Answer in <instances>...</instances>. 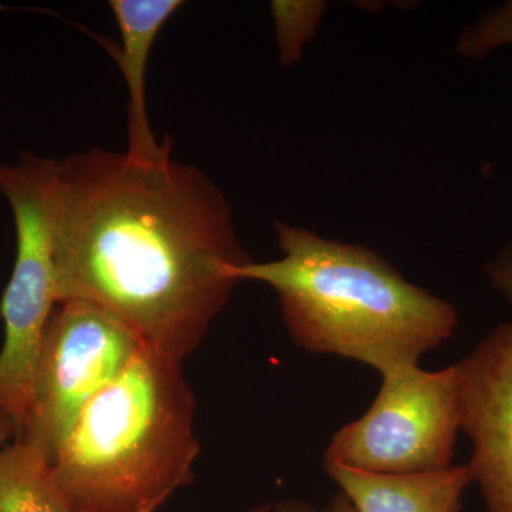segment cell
I'll use <instances>...</instances> for the list:
<instances>
[{"label":"cell","mask_w":512,"mask_h":512,"mask_svg":"<svg viewBox=\"0 0 512 512\" xmlns=\"http://www.w3.org/2000/svg\"><path fill=\"white\" fill-rule=\"evenodd\" d=\"M461 429L473 441V483L487 512H512V325H500L458 363Z\"/></svg>","instance_id":"obj_7"},{"label":"cell","mask_w":512,"mask_h":512,"mask_svg":"<svg viewBox=\"0 0 512 512\" xmlns=\"http://www.w3.org/2000/svg\"><path fill=\"white\" fill-rule=\"evenodd\" d=\"M382 377L370 409L333 434L323 464L380 474L453 466L461 429L458 363L437 372L404 366Z\"/></svg>","instance_id":"obj_5"},{"label":"cell","mask_w":512,"mask_h":512,"mask_svg":"<svg viewBox=\"0 0 512 512\" xmlns=\"http://www.w3.org/2000/svg\"><path fill=\"white\" fill-rule=\"evenodd\" d=\"M180 0H111L120 45L109 46L128 92L126 154L138 163H161L171 157L170 138L158 141L150 126L147 110V66L158 33L183 6Z\"/></svg>","instance_id":"obj_8"},{"label":"cell","mask_w":512,"mask_h":512,"mask_svg":"<svg viewBox=\"0 0 512 512\" xmlns=\"http://www.w3.org/2000/svg\"><path fill=\"white\" fill-rule=\"evenodd\" d=\"M512 45V0L491 9L476 25L464 30L458 40V53L483 59L497 47Z\"/></svg>","instance_id":"obj_12"},{"label":"cell","mask_w":512,"mask_h":512,"mask_svg":"<svg viewBox=\"0 0 512 512\" xmlns=\"http://www.w3.org/2000/svg\"><path fill=\"white\" fill-rule=\"evenodd\" d=\"M57 299L117 316L148 348L183 362L251 262L231 208L200 168L144 164L93 148L57 161Z\"/></svg>","instance_id":"obj_1"},{"label":"cell","mask_w":512,"mask_h":512,"mask_svg":"<svg viewBox=\"0 0 512 512\" xmlns=\"http://www.w3.org/2000/svg\"><path fill=\"white\" fill-rule=\"evenodd\" d=\"M0 512H73L45 451L20 437L0 447Z\"/></svg>","instance_id":"obj_10"},{"label":"cell","mask_w":512,"mask_h":512,"mask_svg":"<svg viewBox=\"0 0 512 512\" xmlns=\"http://www.w3.org/2000/svg\"><path fill=\"white\" fill-rule=\"evenodd\" d=\"M325 3L318 0H276L272 2L271 13L275 25L279 57L285 67L298 63L303 47L315 37Z\"/></svg>","instance_id":"obj_11"},{"label":"cell","mask_w":512,"mask_h":512,"mask_svg":"<svg viewBox=\"0 0 512 512\" xmlns=\"http://www.w3.org/2000/svg\"><path fill=\"white\" fill-rule=\"evenodd\" d=\"M57 161L25 153L0 164V192L12 208L16 259L0 298V407L18 437L28 421L43 333L59 305L55 259Z\"/></svg>","instance_id":"obj_4"},{"label":"cell","mask_w":512,"mask_h":512,"mask_svg":"<svg viewBox=\"0 0 512 512\" xmlns=\"http://www.w3.org/2000/svg\"><path fill=\"white\" fill-rule=\"evenodd\" d=\"M16 437H18V431H16L15 424L0 407V447L5 446L6 441L10 439L15 440Z\"/></svg>","instance_id":"obj_15"},{"label":"cell","mask_w":512,"mask_h":512,"mask_svg":"<svg viewBox=\"0 0 512 512\" xmlns=\"http://www.w3.org/2000/svg\"><path fill=\"white\" fill-rule=\"evenodd\" d=\"M323 467L357 512H460L464 491L473 484L467 464L412 474Z\"/></svg>","instance_id":"obj_9"},{"label":"cell","mask_w":512,"mask_h":512,"mask_svg":"<svg viewBox=\"0 0 512 512\" xmlns=\"http://www.w3.org/2000/svg\"><path fill=\"white\" fill-rule=\"evenodd\" d=\"M282 256L237 269L239 281L271 286L296 346L356 360L384 376L419 365L453 336L451 303L410 284L382 256L360 245L276 224Z\"/></svg>","instance_id":"obj_2"},{"label":"cell","mask_w":512,"mask_h":512,"mask_svg":"<svg viewBox=\"0 0 512 512\" xmlns=\"http://www.w3.org/2000/svg\"><path fill=\"white\" fill-rule=\"evenodd\" d=\"M248 512H271V504H262Z\"/></svg>","instance_id":"obj_16"},{"label":"cell","mask_w":512,"mask_h":512,"mask_svg":"<svg viewBox=\"0 0 512 512\" xmlns=\"http://www.w3.org/2000/svg\"><path fill=\"white\" fill-rule=\"evenodd\" d=\"M276 512H357L345 494H338L325 508L301 500H286L276 505Z\"/></svg>","instance_id":"obj_14"},{"label":"cell","mask_w":512,"mask_h":512,"mask_svg":"<svg viewBox=\"0 0 512 512\" xmlns=\"http://www.w3.org/2000/svg\"><path fill=\"white\" fill-rule=\"evenodd\" d=\"M141 346L136 333L101 306L82 299L60 302L43 333L20 439L42 448L53 463L86 404L121 375Z\"/></svg>","instance_id":"obj_6"},{"label":"cell","mask_w":512,"mask_h":512,"mask_svg":"<svg viewBox=\"0 0 512 512\" xmlns=\"http://www.w3.org/2000/svg\"><path fill=\"white\" fill-rule=\"evenodd\" d=\"M491 284L512 306V242L504 249L503 254L487 266Z\"/></svg>","instance_id":"obj_13"},{"label":"cell","mask_w":512,"mask_h":512,"mask_svg":"<svg viewBox=\"0 0 512 512\" xmlns=\"http://www.w3.org/2000/svg\"><path fill=\"white\" fill-rule=\"evenodd\" d=\"M194 416L180 360L141 346L86 404L53 458L73 512H156L194 477Z\"/></svg>","instance_id":"obj_3"}]
</instances>
